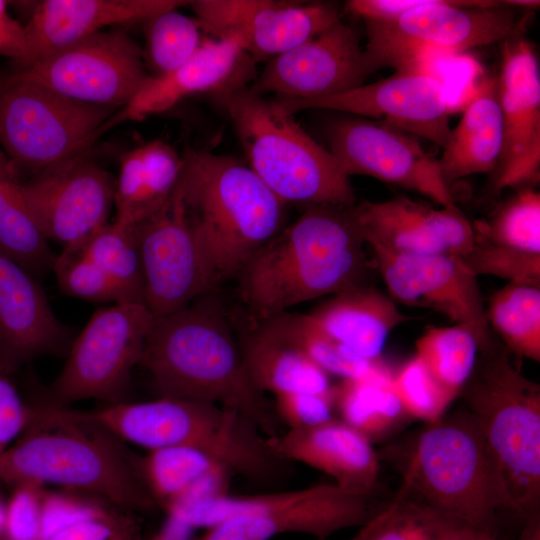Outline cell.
Listing matches in <instances>:
<instances>
[{
  "label": "cell",
  "instance_id": "3957f363",
  "mask_svg": "<svg viewBox=\"0 0 540 540\" xmlns=\"http://www.w3.org/2000/svg\"><path fill=\"white\" fill-rule=\"evenodd\" d=\"M353 206H305L250 258L237 275L246 320L261 321L361 285L366 243Z\"/></svg>",
  "mask_w": 540,
  "mask_h": 540
},
{
  "label": "cell",
  "instance_id": "ffe728a7",
  "mask_svg": "<svg viewBox=\"0 0 540 540\" xmlns=\"http://www.w3.org/2000/svg\"><path fill=\"white\" fill-rule=\"evenodd\" d=\"M391 296L415 307L437 310L469 328L479 351L496 342L486 318L477 276L462 259L451 255H410L372 247Z\"/></svg>",
  "mask_w": 540,
  "mask_h": 540
},
{
  "label": "cell",
  "instance_id": "ee69618b",
  "mask_svg": "<svg viewBox=\"0 0 540 540\" xmlns=\"http://www.w3.org/2000/svg\"><path fill=\"white\" fill-rule=\"evenodd\" d=\"M144 536L136 513L108 503L45 540H142Z\"/></svg>",
  "mask_w": 540,
  "mask_h": 540
},
{
  "label": "cell",
  "instance_id": "f6af8a7d",
  "mask_svg": "<svg viewBox=\"0 0 540 540\" xmlns=\"http://www.w3.org/2000/svg\"><path fill=\"white\" fill-rule=\"evenodd\" d=\"M11 489V496L5 503L2 539L42 540V510L46 488L25 483Z\"/></svg>",
  "mask_w": 540,
  "mask_h": 540
},
{
  "label": "cell",
  "instance_id": "6da1fadb",
  "mask_svg": "<svg viewBox=\"0 0 540 540\" xmlns=\"http://www.w3.org/2000/svg\"><path fill=\"white\" fill-rule=\"evenodd\" d=\"M139 457L88 411L43 401L29 405L24 430L0 460V482L54 485L148 513L157 506Z\"/></svg>",
  "mask_w": 540,
  "mask_h": 540
},
{
  "label": "cell",
  "instance_id": "bcb514c9",
  "mask_svg": "<svg viewBox=\"0 0 540 540\" xmlns=\"http://www.w3.org/2000/svg\"><path fill=\"white\" fill-rule=\"evenodd\" d=\"M273 407L287 429H302L333 419L334 402L330 393H287L274 396Z\"/></svg>",
  "mask_w": 540,
  "mask_h": 540
},
{
  "label": "cell",
  "instance_id": "d590c367",
  "mask_svg": "<svg viewBox=\"0 0 540 540\" xmlns=\"http://www.w3.org/2000/svg\"><path fill=\"white\" fill-rule=\"evenodd\" d=\"M416 354L433 378L456 398L469 380L479 352L473 332L459 324L429 327L416 341Z\"/></svg>",
  "mask_w": 540,
  "mask_h": 540
},
{
  "label": "cell",
  "instance_id": "8d00e7d4",
  "mask_svg": "<svg viewBox=\"0 0 540 540\" xmlns=\"http://www.w3.org/2000/svg\"><path fill=\"white\" fill-rule=\"evenodd\" d=\"M77 250L109 275L124 302L144 304V277L135 226L108 222Z\"/></svg>",
  "mask_w": 540,
  "mask_h": 540
},
{
  "label": "cell",
  "instance_id": "ba28073f",
  "mask_svg": "<svg viewBox=\"0 0 540 540\" xmlns=\"http://www.w3.org/2000/svg\"><path fill=\"white\" fill-rule=\"evenodd\" d=\"M105 422L126 444L146 451L191 447L253 480L277 479L287 471L288 462L275 455L251 420L214 403L170 397L123 401L107 410Z\"/></svg>",
  "mask_w": 540,
  "mask_h": 540
},
{
  "label": "cell",
  "instance_id": "83f0119b",
  "mask_svg": "<svg viewBox=\"0 0 540 540\" xmlns=\"http://www.w3.org/2000/svg\"><path fill=\"white\" fill-rule=\"evenodd\" d=\"M308 314L328 335L369 361L380 358L391 331L410 318L389 297L363 285L335 294Z\"/></svg>",
  "mask_w": 540,
  "mask_h": 540
},
{
  "label": "cell",
  "instance_id": "7c38bea8",
  "mask_svg": "<svg viewBox=\"0 0 540 540\" xmlns=\"http://www.w3.org/2000/svg\"><path fill=\"white\" fill-rule=\"evenodd\" d=\"M154 320L142 303H114L97 310L72 341L44 402L71 406L83 400L127 401L132 372L140 364Z\"/></svg>",
  "mask_w": 540,
  "mask_h": 540
},
{
  "label": "cell",
  "instance_id": "f546056e",
  "mask_svg": "<svg viewBox=\"0 0 540 540\" xmlns=\"http://www.w3.org/2000/svg\"><path fill=\"white\" fill-rule=\"evenodd\" d=\"M502 113L497 78L486 79L479 92L463 109L458 125L437 160L441 177L450 189L459 179L492 173L502 149Z\"/></svg>",
  "mask_w": 540,
  "mask_h": 540
},
{
  "label": "cell",
  "instance_id": "e575fe53",
  "mask_svg": "<svg viewBox=\"0 0 540 540\" xmlns=\"http://www.w3.org/2000/svg\"><path fill=\"white\" fill-rule=\"evenodd\" d=\"M486 318L505 348L540 361V287L508 283L490 300Z\"/></svg>",
  "mask_w": 540,
  "mask_h": 540
},
{
  "label": "cell",
  "instance_id": "f5cc1de1",
  "mask_svg": "<svg viewBox=\"0 0 540 540\" xmlns=\"http://www.w3.org/2000/svg\"><path fill=\"white\" fill-rule=\"evenodd\" d=\"M4 509H5V504H3L0 501V534L2 531V526H3V521H4Z\"/></svg>",
  "mask_w": 540,
  "mask_h": 540
},
{
  "label": "cell",
  "instance_id": "1f68e13d",
  "mask_svg": "<svg viewBox=\"0 0 540 540\" xmlns=\"http://www.w3.org/2000/svg\"><path fill=\"white\" fill-rule=\"evenodd\" d=\"M332 395L341 420L370 441L392 431L407 416L393 388V373L381 359L364 374L342 379Z\"/></svg>",
  "mask_w": 540,
  "mask_h": 540
},
{
  "label": "cell",
  "instance_id": "b9f144b4",
  "mask_svg": "<svg viewBox=\"0 0 540 540\" xmlns=\"http://www.w3.org/2000/svg\"><path fill=\"white\" fill-rule=\"evenodd\" d=\"M52 271L61 291L90 302H124L116 283L80 250L62 251Z\"/></svg>",
  "mask_w": 540,
  "mask_h": 540
},
{
  "label": "cell",
  "instance_id": "d4e9b609",
  "mask_svg": "<svg viewBox=\"0 0 540 540\" xmlns=\"http://www.w3.org/2000/svg\"><path fill=\"white\" fill-rule=\"evenodd\" d=\"M184 0H45L24 25L26 51L4 73L26 69L45 55L104 30L146 22L156 14L189 5Z\"/></svg>",
  "mask_w": 540,
  "mask_h": 540
},
{
  "label": "cell",
  "instance_id": "e0dca14e",
  "mask_svg": "<svg viewBox=\"0 0 540 540\" xmlns=\"http://www.w3.org/2000/svg\"><path fill=\"white\" fill-rule=\"evenodd\" d=\"M288 114L327 109L371 117L403 132L428 139L441 148L449 140L453 113L440 81L421 70L396 71L388 78L323 98L274 100Z\"/></svg>",
  "mask_w": 540,
  "mask_h": 540
},
{
  "label": "cell",
  "instance_id": "484cf974",
  "mask_svg": "<svg viewBox=\"0 0 540 540\" xmlns=\"http://www.w3.org/2000/svg\"><path fill=\"white\" fill-rule=\"evenodd\" d=\"M268 442L285 462H300L322 471L343 489L372 494L376 487L379 461L371 441L341 419L287 429Z\"/></svg>",
  "mask_w": 540,
  "mask_h": 540
},
{
  "label": "cell",
  "instance_id": "ac0fdd59",
  "mask_svg": "<svg viewBox=\"0 0 540 540\" xmlns=\"http://www.w3.org/2000/svg\"><path fill=\"white\" fill-rule=\"evenodd\" d=\"M329 151L346 174L367 175L455 207L437 160L403 131L362 118H340L327 129Z\"/></svg>",
  "mask_w": 540,
  "mask_h": 540
},
{
  "label": "cell",
  "instance_id": "4fadbf2b",
  "mask_svg": "<svg viewBox=\"0 0 540 540\" xmlns=\"http://www.w3.org/2000/svg\"><path fill=\"white\" fill-rule=\"evenodd\" d=\"M149 77L140 46L123 28L102 30L57 49L7 81L37 85L76 102L121 109Z\"/></svg>",
  "mask_w": 540,
  "mask_h": 540
},
{
  "label": "cell",
  "instance_id": "9c48e42d",
  "mask_svg": "<svg viewBox=\"0 0 540 540\" xmlns=\"http://www.w3.org/2000/svg\"><path fill=\"white\" fill-rule=\"evenodd\" d=\"M370 496L336 484L254 495L227 492L166 514L204 529L192 540H270L289 533L326 540L340 530L365 525L377 513Z\"/></svg>",
  "mask_w": 540,
  "mask_h": 540
},
{
  "label": "cell",
  "instance_id": "ab89813d",
  "mask_svg": "<svg viewBox=\"0 0 540 540\" xmlns=\"http://www.w3.org/2000/svg\"><path fill=\"white\" fill-rule=\"evenodd\" d=\"M449 518L404 498L392 503L360 527L361 540H440Z\"/></svg>",
  "mask_w": 540,
  "mask_h": 540
},
{
  "label": "cell",
  "instance_id": "f35d334b",
  "mask_svg": "<svg viewBox=\"0 0 540 540\" xmlns=\"http://www.w3.org/2000/svg\"><path fill=\"white\" fill-rule=\"evenodd\" d=\"M475 238L540 255V193L529 187L507 200L487 222L473 226Z\"/></svg>",
  "mask_w": 540,
  "mask_h": 540
},
{
  "label": "cell",
  "instance_id": "7dc6e473",
  "mask_svg": "<svg viewBox=\"0 0 540 540\" xmlns=\"http://www.w3.org/2000/svg\"><path fill=\"white\" fill-rule=\"evenodd\" d=\"M29 417V405L9 381L0 373V460L24 430Z\"/></svg>",
  "mask_w": 540,
  "mask_h": 540
},
{
  "label": "cell",
  "instance_id": "7a4b0ae2",
  "mask_svg": "<svg viewBox=\"0 0 540 540\" xmlns=\"http://www.w3.org/2000/svg\"><path fill=\"white\" fill-rule=\"evenodd\" d=\"M139 366L149 373L157 397L221 405L247 417L267 438L281 433L273 402L247 374L229 315L210 293L155 317Z\"/></svg>",
  "mask_w": 540,
  "mask_h": 540
},
{
  "label": "cell",
  "instance_id": "5bb4252c",
  "mask_svg": "<svg viewBox=\"0 0 540 540\" xmlns=\"http://www.w3.org/2000/svg\"><path fill=\"white\" fill-rule=\"evenodd\" d=\"M144 277V304L155 317L212 293V281L178 185L169 201L135 225Z\"/></svg>",
  "mask_w": 540,
  "mask_h": 540
},
{
  "label": "cell",
  "instance_id": "9a60e30c",
  "mask_svg": "<svg viewBox=\"0 0 540 540\" xmlns=\"http://www.w3.org/2000/svg\"><path fill=\"white\" fill-rule=\"evenodd\" d=\"M22 188L46 240L73 251L108 223L115 180L85 152L34 173Z\"/></svg>",
  "mask_w": 540,
  "mask_h": 540
},
{
  "label": "cell",
  "instance_id": "f907efd6",
  "mask_svg": "<svg viewBox=\"0 0 540 540\" xmlns=\"http://www.w3.org/2000/svg\"><path fill=\"white\" fill-rule=\"evenodd\" d=\"M440 540H499L496 535L489 534L452 519L448 520Z\"/></svg>",
  "mask_w": 540,
  "mask_h": 540
},
{
  "label": "cell",
  "instance_id": "7bdbcfd3",
  "mask_svg": "<svg viewBox=\"0 0 540 540\" xmlns=\"http://www.w3.org/2000/svg\"><path fill=\"white\" fill-rule=\"evenodd\" d=\"M461 259L476 276L488 274L508 280L509 283L540 287V255L475 238L473 247Z\"/></svg>",
  "mask_w": 540,
  "mask_h": 540
},
{
  "label": "cell",
  "instance_id": "681fc988",
  "mask_svg": "<svg viewBox=\"0 0 540 540\" xmlns=\"http://www.w3.org/2000/svg\"><path fill=\"white\" fill-rule=\"evenodd\" d=\"M194 528L175 515L165 514L160 526L142 540H192Z\"/></svg>",
  "mask_w": 540,
  "mask_h": 540
},
{
  "label": "cell",
  "instance_id": "30bf717a",
  "mask_svg": "<svg viewBox=\"0 0 540 540\" xmlns=\"http://www.w3.org/2000/svg\"><path fill=\"white\" fill-rule=\"evenodd\" d=\"M370 72L413 70L432 52L464 53L509 37L517 28L505 1L421 0L399 16L365 21Z\"/></svg>",
  "mask_w": 540,
  "mask_h": 540
},
{
  "label": "cell",
  "instance_id": "4dcf8cb0",
  "mask_svg": "<svg viewBox=\"0 0 540 540\" xmlns=\"http://www.w3.org/2000/svg\"><path fill=\"white\" fill-rule=\"evenodd\" d=\"M244 365L253 385L274 396L287 393H330V375L295 347L247 321L237 335Z\"/></svg>",
  "mask_w": 540,
  "mask_h": 540
},
{
  "label": "cell",
  "instance_id": "8fae6325",
  "mask_svg": "<svg viewBox=\"0 0 540 540\" xmlns=\"http://www.w3.org/2000/svg\"><path fill=\"white\" fill-rule=\"evenodd\" d=\"M119 109L0 78V148L34 173L87 152Z\"/></svg>",
  "mask_w": 540,
  "mask_h": 540
},
{
  "label": "cell",
  "instance_id": "cb8c5ba5",
  "mask_svg": "<svg viewBox=\"0 0 540 540\" xmlns=\"http://www.w3.org/2000/svg\"><path fill=\"white\" fill-rule=\"evenodd\" d=\"M254 62L232 39L206 36L196 53L177 69L149 76L130 102L104 125L103 133L118 124L142 121L170 110L182 100L201 93L222 97L245 87L253 77Z\"/></svg>",
  "mask_w": 540,
  "mask_h": 540
},
{
  "label": "cell",
  "instance_id": "4316f807",
  "mask_svg": "<svg viewBox=\"0 0 540 540\" xmlns=\"http://www.w3.org/2000/svg\"><path fill=\"white\" fill-rule=\"evenodd\" d=\"M115 180V220L135 226L161 209L175 193L183 158L167 142L155 139L120 157Z\"/></svg>",
  "mask_w": 540,
  "mask_h": 540
},
{
  "label": "cell",
  "instance_id": "277c9868",
  "mask_svg": "<svg viewBox=\"0 0 540 540\" xmlns=\"http://www.w3.org/2000/svg\"><path fill=\"white\" fill-rule=\"evenodd\" d=\"M182 158L179 186L216 287L283 229L286 204L232 156L188 149Z\"/></svg>",
  "mask_w": 540,
  "mask_h": 540
},
{
  "label": "cell",
  "instance_id": "11a10c76",
  "mask_svg": "<svg viewBox=\"0 0 540 540\" xmlns=\"http://www.w3.org/2000/svg\"><path fill=\"white\" fill-rule=\"evenodd\" d=\"M0 540H3L1 534H0Z\"/></svg>",
  "mask_w": 540,
  "mask_h": 540
},
{
  "label": "cell",
  "instance_id": "d6986e66",
  "mask_svg": "<svg viewBox=\"0 0 540 540\" xmlns=\"http://www.w3.org/2000/svg\"><path fill=\"white\" fill-rule=\"evenodd\" d=\"M516 30L505 39L497 78L502 113V149L493 191L539 182L540 72L535 50Z\"/></svg>",
  "mask_w": 540,
  "mask_h": 540
},
{
  "label": "cell",
  "instance_id": "52a82bcc",
  "mask_svg": "<svg viewBox=\"0 0 540 540\" xmlns=\"http://www.w3.org/2000/svg\"><path fill=\"white\" fill-rule=\"evenodd\" d=\"M248 166L284 203L355 205L349 176L274 100L246 87L222 97Z\"/></svg>",
  "mask_w": 540,
  "mask_h": 540
},
{
  "label": "cell",
  "instance_id": "c3c4849f",
  "mask_svg": "<svg viewBox=\"0 0 540 540\" xmlns=\"http://www.w3.org/2000/svg\"><path fill=\"white\" fill-rule=\"evenodd\" d=\"M25 51L24 25L10 16L8 2L0 0V55L16 62L24 56Z\"/></svg>",
  "mask_w": 540,
  "mask_h": 540
},
{
  "label": "cell",
  "instance_id": "603a6c76",
  "mask_svg": "<svg viewBox=\"0 0 540 540\" xmlns=\"http://www.w3.org/2000/svg\"><path fill=\"white\" fill-rule=\"evenodd\" d=\"M72 341L36 277L0 247V373L41 356H64Z\"/></svg>",
  "mask_w": 540,
  "mask_h": 540
},
{
  "label": "cell",
  "instance_id": "60d3db41",
  "mask_svg": "<svg viewBox=\"0 0 540 540\" xmlns=\"http://www.w3.org/2000/svg\"><path fill=\"white\" fill-rule=\"evenodd\" d=\"M393 388L407 416L428 424L440 420L455 399L417 356L393 374Z\"/></svg>",
  "mask_w": 540,
  "mask_h": 540
},
{
  "label": "cell",
  "instance_id": "7402d4cb",
  "mask_svg": "<svg viewBox=\"0 0 540 540\" xmlns=\"http://www.w3.org/2000/svg\"><path fill=\"white\" fill-rule=\"evenodd\" d=\"M353 213L365 243L410 255L465 256L473 247V225L457 206L435 209L405 196L363 201Z\"/></svg>",
  "mask_w": 540,
  "mask_h": 540
},
{
  "label": "cell",
  "instance_id": "5b68a950",
  "mask_svg": "<svg viewBox=\"0 0 540 540\" xmlns=\"http://www.w3.org/2000/svg\"><path fill=\"white\" fill-rule=\"evenodd\" d=\"M402 473L404 498L480 531L496 535L499 511L510 510L500 468L466 410L428 424Z\"/></svg>",
  "mask_w": 540,
  "mask_h": 540
},
{
  "label": "cell",
  "instance_id": "44dd1931",
  "mask_svg": "<svg viewBox=\"0 0 540 540\" xmlns=\"http://www.w3.org/2000/svg\"><path fill=\"white\" fill-rule=\"evenodd\" d=\"M371 74L354 28L338 20L303 44L267 62L249 88L254 94L310 100L363 85Z\"/></svg>",
  "mask_w": 540,
  "mask_h": 540
},
{
  "label": "cell",
  "instance_id": "836d02e7",
  "mask_svg": "<svg viewBox=\"0 0 540 540\" xmlns=\"http://www.w3.org/2000/svg\"><path fill=\"white\" fill-rule=\"evenodd\" d=\"M249 322L295 347L329 375L342 379L364 374L378 360L360 358L328 335L309 314L286 311L261 321Z\"/></svg>",
  "mask_w": 540,
  "mask_h": 540
},
{
  "label": "cell",
  "instance_id": "816d5d0a",
  "mask_svg": "<svg viewBox=\"0 0 540 540\" xmlns=\"http://www.w3.org/2000/svg\"><path fill=\"white\" fill-rule=\"evenodd\" d=\"M519 540H540V517L539 514L526 520V525Z\"/></svg>",
  "mask_w": 540,
  "mask_h": 540
},
{
  "label": "cell",
  "instance_id": "8992f818",
  "mask_svg": "<svg viewBox=\"0 0 540 540\" xmlns=\"http://www.w3.org/2000/svg\"><path fill=\"white\" fill-rule=\"evenodd\" d=\"M499 344L479 351L461 395L495 458L510 511L526 518L540 506V387Z\"/></svg>",
  "mask_w": 540,
  "mask_h": 540
},
{
  "label": "cell",
  "instance_id": "f1b7e54d",
  "mask_svg": "<svg viewBox=\"0 0 540 540\" xmlns=\"http://www.w3.org/2000/svg\"><path fill=\"white\" fill-rule=\"evenodd\" d=\"M143 481L164 513L187 503L229 492L235 475L210 455L185 446L146 451L139 457Z\"/></svg>",
  "mask_w": 540,
  "mask_h": 540
},
{
  "label": "cell",
  "instance_id": "74e56055",
  "mask_svg": "<svg viewBox=\"0 0 540 540\" xmlns=\"http://www.w3.org/2000/svg\"><path fill=\"white\" fill-rule=\"evenodd\" d=\"M173 8L156 14L145 22L143 60L149 76L167 74L186 61L199 49L204 38L194 17Z\"/></svg>",
  "mask_w": 540,
  "mask_h": 540
},
{
  "label": "cell",
  "instance_id": "db71d44e",
  "mask_svg": "<svg viewBox=\"0 0 540 540\" xmlns=\"http://www.w3.org/2000/svg\"><path fill=\"white\" fill-rule=\"evenodd\" d=\"M350 540H361V532H360V530H359L358 533H357L353 538H351Z\"/></svg>",
  "mask_w": 540,
  "mask_h": 540
},
{
  "label": "cell",
  "instance_id": "2e32d148",
  "mask_svg": "<svg viewBox=\"0 0 540 540\" xmlns=\"http://www.w3.org/2000/svg\"><path fill=\"white\" fill-rule=\"evenodd\" d=\"M189 5L204 34L237 41L254 63L268 62L340 20L330 3L196 0Z\"/></svg>",
  "mask_w": 540,
  "mask_h": 540
},
{
  "label": "cell",
  "instance_id": "d6a6232c",
  "mask_svg": "<svg viewBox=\"0 0 540 540\" xmlns=\"http://www.w3.org/2000/svg\"><path fill=\"white\" fill-rule=\"evenodd\" d=\"M0 247L35 277L52 271L57 257L33 218L20 171L1 148Z\"/></svg>",
  "mask_w": 540,
  "mask_h": 540
}]
</instances>
